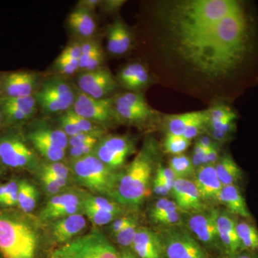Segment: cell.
Wrapping results in <instances>:
<instances>
[{
    "label": "cell",
    "instance_id": "7dc6e473",
    "mask_svg": "<svg viewBox=\"0 0 258 258\" xmlns=\"http://www.w3.org/2000/svg\"><path fill=\"white\" fill-rule=\"evenodd\" d=\"M98 140L99 139L98 137L91 134L80 133L69 138V146L70 147H74L86 144L97 143Z\"/></svg>",
    "mask_w": 258,
    "mask_h": 258
},
{
    "label": "cell",
    "instance_id": "60d3db41",
    "mask_svg": "<svg viewBox=\"0 0 258 258\" xmlns=\"http://www.w3.org/2000/svg\"><path fill=\"white\" fill-rule=\"evenodd\" d=\"M5 185H6V196L2 208L10 209L18 206L19 180H10Z\"/></svg>",
    "mask_w": 258,
    "mask_h": 258
},
{
    "label": "cell",
    "instance_id": "52a82bcc",
    "mask_svg": "<svg viewBox=\"0 0 258 258\" xmlns=\"http://www.w3.org/2000/svg\"><path fill=\"white\" fill-rule=\"evenodd\" d=\"M159 234L165 258H211L186 227L180 225L164 227Z\"/></svg>",
    "mask_w": 258,
    "mask_h": 258
},
{
    "label": "cell",
    "instance_id": "6f0895ef",
    "mask_svg": "<svg viewBox=\"0 0 258 258\" xmlns=\"http://www.w3.org/2000/svg\"><path fill=\"white\" fill-rule=\"evenodd\" d=\"M119 258H140L132 248H121L119 250Z\"/></svg>",
    "mask_w": 258,
    "mask_h": 258
},
{
    "label": "cell",
    "instance_id": "91938a15",
    "mask_svg": "<svg viewBox=\"0 0 258 258\" xmlns=\"http://www.w3.org/2000/svg\"><path fill=\"white\" fill-rule=\"evenodd\" d=\"M6 196V185L0 184V206L3 207Z\"/></svg>",
    "mask_w": 258,
    "mask_h": 258
},
{
    "label": "cell",
    "instance_id": "1f68e13d",
    "mask_svg": "<svg viewBox=\"0 0 258 258\" xmlns=\"http://www.w3.org/2000/svg\"><path fill=\"white\" fill-rule=\"evenodd\" d=\"M0 108L3 113V123L8 126L15 127L26 123L29 120L31 119V118L25 114L24 112L5 104L2 102H0Z\"/></svg>",
    "mask_w": 258,
    "mask_h": 258
},
{
    "label": "cell",
    "instance_id": "ab89813d",
    "mask_svg": "<svg viewBox=\"0 0 258 258\" xmlns=\"http://www.w3.org/2000/svg\"><path fill=\"white\" fill-rule=\"evenodd\" d=\"M54 67L57 73L64 76H71L80 70L79 60L60 56L56 59Z\"/></svg>",
    "mask_w": 258,
    "mask_h": 258
},
{
    "label": "cell",
    "instance_id": "74e56055",
    "mask_svg": "<svg viewBox=\"0 0 258 258\" xmlns=\"http://www.w3.org/2000/svg\"><path fill=\"white\" fill-rule=\"evenodd\" d=\"M179 210V209L178 208L177 205L174 203V200L167 198H161L155 203H153L150 210H149V216L152 221L154 219L164 215V214Z\"/></svg>",
    "mask_w": 258,
    "mask_h": 258
},
{
    "label": "cell",
    "instance_id": "e575fe53",
    "mask_svg": "<svg viewBox=\"0 0 258 258\" xmlns=\"http://www.w3.org/2000/svg\"><path fill=\"white\" fill-rule=\"evenodd\" d=\"M139 227L138 220L134 218L133 220L126 227L114 236L116 243L121 248H131Z\"/></svg>",
    "mask_w": 258,
    "mask_h": 258
},
{
    "label": "cell",
    "instance_id": "2e32d148",
    "mask_svg": "<svg viewBox=\"0 0 258 258\" xmlns=\"http://www.w3.org/2000/svg\"><path fill=\"white\" fill-rule=\"evenodd\" d=\"M192 180L205 205L218 203L223 185L217 176L215 165L204 166L196 169Z\"/></svg>",
    "mask_w": 258,
    "mask_h": 258
},
{
    "label": "cell",
    "instance_id": "6125c7cd",
    "mask_svg": "<svg viewBox=\"0 0 258 258\" xmlns=\"http://www.w3.org/2000/svg\"><path fill=\"white\" fill-rule=\"evenodd\" d=\"M3 124H4V123H3V113H2L1 108H0V128H1L2 125Z\"/></svg>",
    "mask_w": 258,
    "mask_h": 258
},
{
    "label": "cell",
    "instance_id": "836d02e7",
    "mask_svg": "<svg viewBox=\"0 0 258 258\" xmlns=\"http://www.w3.org/2000/svg\"><path fill=\"white\" fill-rule=\"evenodd\" d=\"M106 48L108 52L113 56L123 55L120 45L118 33V19L108 25L106 29Z\"/></svg>",
    "mask_w": 258,
    "mask_h": 258
},
{
    "label": "cell",
    "instance_id": "bcb514c9",
    "mask_svg": "<svg viewBox=\"0 0 258 258\" xmlns=\"http://www.w3.org/2000/svg\"><path fill=\"white\" fill-rule=\"evenodd\" d=\"M97 143L86 144H83V145L78 146V147H71L70 157L73 161L93 154Z\"/></svg>",
    "mask_w": 258,
    "mask_h": 258
},
{
    "label": "cell",
    "instance_id": "3957f363",
    "mask_svg": "<svg viewBox=\"0 0 258 258\" xmlns=\"http://www.w3.org/2000/svg\"><path fill=\"white\" fill-rule=\"evenodd\" d=\"M27 214L0 210V256L2 258H42L40 236Z\"/></svg>",
    "mask_w": 258,
    "mask_h": 258
},
{
    "label": "cell",
    "instance_id": "cb8c5ba5",
    "mask_svg": "<svg viewBox=\"0 0 258 258\" xmlns=\"http://www.w3.org/2000/svg\"><path fill=\"white\" fill-rule=\"evenodd\" d=\"M205 111L187 112V113L167 115L164 118V128L166 134L182 136L184 131L195 120L198 119Z\"/></svg>",
    "mask_w": 258,
    "mask_h": 258
},
{
    "label": "cell",
    "instance_id": "c3c4849f",
    "mask_svg": "<svg viewBox=\"0 0 258 258\" xmlns=\"http://www.w3.org/2000/svg\"><path fill=\"white\" fill-rule=\"evenodd\" d=\"M82 54L81 50V42H75L70 44L67 47H64L63 50L61 52L60 57H66V58L74 59V60H79Z\"/></svg>",
    "mask_w": 258,
    "mask_h": 258
},
{
    "label": "cell",
    "instance_id": "ba28073f",
    "mask_svg": "<svg viewBox=\"0 0 258 258\" xmlns=\"http://www.w3.org/2000/svg\"><path fill=\"white\" fill-rule=\"evenodd\" d=\"M0 156L3 164L13 169H35L37 157L27 139L15 128L0 136Z\"/></svg>",
    "mask_w": 258,
    "mask_h": 258
},
{
    "label": "cell",
    "instance_id": "8fae6325",
    "mask_svg": "<svg viewBox=\"0 0 258 258\" xmlns=\"http://www.w3.org/2000/svg\"><path fill=\"white\" fill-rule=\"evenodd\" d=\"M71 109L76 114L101 127L118 122L113 97L96 99L81 92L77 88L76 100Z\"/></svg>",
    "mask_w": 258,
    "mask_h": 258
},
{
    "label": "cell",
    "instance_id": "7bdbcfd3",
    "mask_svg": "<svg viewBox=\"0 0 258 258\" xmlns=\"http://www.w3.org/2000/svg\"><path fill=\"white\" fill-rule=\"evenodd\" d=\"M58 124L59 128L69 138L81 133L77 125L71 118L68 111L60 115L58 118Z\"/></svg>",
    "mask_w": 258,
    "mask_h": 258
},
{
    "label": "cell",
    "instance_id": "f5cc1de1",
    "mask_svg": "<svg viewBox=\"0 0 258 258\" xmlns=\"http://www.w3.org/2000/svg\"><path fill=\"white\" fill-rule=\"evenodd\" d=\"M152 190L154 195L161 198H166L171 194V191L168 189L167 186L155 176L153 179Z\"/></svg>",
    "mask_w": 258,
    "mask_h": 258
},
{
    "label": "cell",
    "instance_id": "8992f818",
    "mask_svg": "<svg viewBox=\"0 0 258 258\" xmlns=\"http://www.w3.org/2000/svg\"><path fill=\"white\" fill-rule=\"evenodd\" d=\"M77 89L66 79L55 76L42 81L34 95L41 111L45 114L63 113L72 108Z\"/></svg>",
    "mask_w": 258,
    "mask_h": 258
},
{
    "label": "cell",
    "instance_id": "ac0fdd59",
    "mask_svg": "<svg viewBox=\"0 0 258 258\" xmlns=\"http://www.w3.org/2000/svg\"><path fill=\"white\" fill-rule=\"evenodd\" d=\"M54 222L52 226V237L57 243L62 244L74 240L86 227V218L80 213Z\"/></svg>",
    "mask_w": 258,
    "mask_h": 258
},
{
    "label": "cell",
    "instance_id": "d590c367",
    "mask_svg": "<svg viewBox=\"0 0 258 258\" xmlns=\"http://www.w3.org/2000/svg\"><path fill=\"white\" fill-rule=\"evenodd\" d=\"M68 111L81 133L91 134L99 139L100 136L102 134V127L81 115L76 114L71 108Z\"/></svg>",
    "mask_w": 258,
    "mask_h": 258
},
{
    "label": "cell",
    "instance_id": "ffe728a7",
    "mask_svg": "<svg viewBox=\"0 0 258 258\" xmlns=\"http://www.w3.org/2000/svg\"><path fill=\"white\" fill-rule=\"evenodd\" d=\"M28 141L36 140L66 150L69 137L60 128L49 126L45 122L37 121L26 134Z\"/></svg>",
    "mask_w": 258,
    "mask_h": 258
},
{
    "label": "cell",
    "instance_id": "d6a6232c",
    "mask_svg": "<svg viewBox=\"0 0 258 258\" xmlns=\"http://www.w3.org/2000/svg\"><path fill=\"white\" fill-rule=\"evenodd\" d=\"M28 142L32 144V147L35 148L37 152L40 153L42 157L47 159L50 162L60 161L64 159V156H66L64 149L53 147V146L43 143L40 141L32 140L28 141Z\"/></svg>",
    "mask_w": 258,
    "mask_h": 258
},
{
    "label": "cell",
    "instance_id": "83f0119b",
    "mask_svg": "<svg viewBox=\"0 0 258 258\" xmlns=\"http://www.w3.org/2000/svg\"><path fill=\"white\" fill-rule=\"evenodd\" d=\"M82 208H91L99 211L112 212L120 215L123 212V207L114 200L94 195H88L83 199Z\"/></svg>",
    "mask_w": 258,
    "mask_h": 258
},
{
    "label": "cell",
    "instance_id": "9c48e42d",
    "mask_svg": "<svg viewBox=\"0 0 258 258\" xmlns=\"http://www.w3.org/2000/svg\"><path fill=\"white\" fill-rule=\"evenodd\" d=\"M136 151V141L128 135L108 136L98 140L93 154L113 171H119Z\"/></svg>",
    "mask_w": 258,
    "mask_h": 258
},
{
    "label": "cell",
    "instance_id": "7c38bea8",
    "mask_svg": "<svg viewBox=\"0 0 258 258\" xmlns=\"http://www.w3.org/2000/svg\"><path fill=\"white\" fill-rule=\"evenodd\" d=\"M42 75L30 71H9L0 74V98L33 96L41 86Z\"/></svg>",
    "mask_w": 258,
    "mask_h": 258
},
{
    "label": "cell",
    "instance_id": "4dcf8cb0",
    "mask_svg": "<svg viewBox=\"0 0 258 258\" xmlns=\"http://www.w3.org/2000/svg\"><path fill=\"white\" fill-rule=\"evenodd\" d=\"M191 144V141L185 139L182 136L166 134L163 142V149L164 152L175 156L184 154Z\"/></svg>",
    "mask_w": 258,
    "mask_h": 258
},
{
    "label": "cell",
    "instance_id": "5bb4252c",
    "mask_svg": "<svg viewBox=\"0 0 258 258\" xmlns=\"http://www.w3.org/2000/svg\"><path fill=\"white\" fill-rule=\"evenodd\" d=\"M171 195L181 212L196 213L207 209L193 180L176 179Z\"/></svg>",
    "mask_w": 258,
    "mask_h": 258
},
{
    "label": "cell",
    "instance_id": "8d00e7d4",
    "mask_svg": "<svg viewBox=\"0 0 258 258\" xmlns=\"http://www.w3.org/2000/svg\"><path fill=\"white\" fill-rule=\"evenodd\" d=\"M82 209L84 210L88 220L94 225L98 226L108 225L120 216L118 214L99 211L91 208H82Z\"/></svg>",
    "mask_w": 258,
    "mask_h": 258
},
{
    "label": "cell",
    "instance_id": "94428289",
    "mask_svg": "<svg viewBox=\"0 0 258 258\" xmlns=\"http://www.w3.org/2000/svg\"><path fill=\"white\" fill-rule=\"evenodd\" d=\"M4 164H3V161H2L1 156H0V175H1L2 173H3V166H4Z\"/></svg>",
    "mask_w": 258,
    "mask_h": 258
},
{
    "label": "cell",
    "instance_id": "f1b7e54d",
    "mask_svg": "<svg viewBox=\"0 0 258 258\" xmlns=\"http://www.w3.org/2000/svg\"><path fill=\"white\" fill-rule=\"evenodd\" d=\"M82 205V200L75 193L67 192L55 195L47 202L45 208L42 209L40 217L45 216L50 212L57 209L66 208L71 205Z\"/></svg>",
    "mask_w": 258,
    "mask_h": 258
},
{
    "label": "cell",
    "instance_id": "f35d334b",
    "mask_svg": "<svg viewBox=\"0 0 258 258\" xmlns=\"http://www.w3.org/2000/svg\"><path fill=\"white\" fill-rule=\"evenodd\" d=\"M150 81V76L147 68L143 64L139 70L137 76L132 80V82L129 83L125 87L129 91L132 92L140 93L139 91L144 88L147 87Z\"/></svg>",
    "mask_w": 258,
    "mask_h": 258
},
{
    "label": "cell",
    "instance_id": "816d5d0a",
    "mask_svg": "<svg viewBox=\"0 0 258 258\" xmlns=\"http://www.w3.org/2000/svg\"><path fill=\"white\" fill-rule=\"evenodd\" d=\"M41 180L43 187L45 188V191H46L49 195H54V196H55V195L58 194L60 189H62L55 181H54L53 180L50 179L48 176L43 174V173L41 174Z\"/></svg>",
    "mask_w": 258,
    "mask_h": 258
},
{
    "label": "cell",
    "instance_id": "d4e9b609",
    "mask_svg": "<svg viewBox=\"0 0 258 258\" xmlns=\"http://www.w3.org/2000/svg\"><path fill=\"white\" fill-rule=\"evenodd\" d=\"M237 233L242 250L258 251V230L252 220L238 217Z\"/></svg>",
    "mask_w": 258,
    "mask_h": 258
},
{
    "label": "cell",
    "instance_id": "be15d7a7",
    "mask_svg": "<svg viewBox=\"0 0 258 258\" xmlns=\"http://www.w3.org/2000/svg\"><path fill=\"white\" fill-rule=\"evenodd\" d=\"M0 258H2V257H1V256H0Z\"/></svg>",
    "mask_w": 258,
    "mask_h": 258
},
{
    "label": "cell",
    "instance_id": "f546056e",
    "mask_svg": "<svg viewBox=\"0 0 258 258\" xmlns=\"http://www.w3.org/2000/svg\"><path fill=\"white\" fill-rule=\"evenodd\" d=\"M0 102L20 110L31 118L36 114L38 108L34 96L20 98H0Z\"/></svg>",
    "mask_w": 258,
    "mask_h": 258
},
{
    "label": "cell",
    "instance_id": "ee69618b",
    "mask_svg": "<svg viewBox=\"0 0 258 258\" xmlns=\"http://www.w3.org/2000/svg\"><path fill=\"white\" fill-rule=\"evenodd\" d=\"M154 176L162 181L171 191L176 179H177L169 166H161L160 164L157 166Z\"/></svg>",
    "mask_w": 258,
    "mask_h": 258
},
{
    "label": "cell",
    "instance_id": "680465c9",
    "mask_svg": "<svg viewBox=\"0 0 258 258\" xmlns=\"http://www.w3.org/2000/svg\"><path fill=\"white\" fill-rule=\"evenodd\" d=\"M42 173L46 174V175L48 176L50 179H52L54 181H55V182L57 183L61 188L64 187L66 184H67V179H64V178H61L60 176H56L55 174H50V173L45 172V171H42Z\"/></svg>",
    "mask_w": 258,
    "mask_h": 258
},
{
    "label": "cell",
    "instance_id": "db71d44e",
    "mask_svg": "<svg viewBox=\"0 0 258 258\" xmlns=\"http://www.w3.org/2000/svg\"><path fill=\"white\" fill-rule=\"evenodd\" d=\"M198 145L201 146L202 147L206 149H215L219 148V144L213 140L210 136L204 135L200 136L197 138L196 143Z\"/></svg>",
    "mask_w": 258,
    "mask_h": 258
},
{
    "label": "cell",
    "instance_id": "d6986e66",
    "mask_svg": "<svg viewBox=\"0 0 258 258\" xmlns=\"http://www.w3.org/2000/svg\"><path fill=\"white\" fill-rule=\"evenodd\" d=\"M218 203L223 205L227 212L236 217L245 220H252L238 185L223 186L219 196Z\"/></svg>",
    "mask_w": 258,
    "mask_h": 258
},
{
    "label": "cell",
    "instance_id": "9a60e30c",
    "mask_svg": "<svg viewBox=\"0 0 258 258\" xmlns=\"http://www.w3.org/2000/svg\"><path fill=\"white\" fill-rule=\"evenodd\" d=\"M237 219L238 217L232 215L227 210L218 211L217 227L222 249V256L235 254L242 251L237 233Z\"/></svg>",
    "mask_w": 258,
    "mask_h": 258
},
{
    "label": "cell",
    "instance_id": "11a10c76",
    "mask_svg": "<svg viewBox=\"0 0 258 258\" xmlns=\"http://www.w3.org/2000/svg\"><path fill=\"white\" fill-rule=\"evenodd\" d=\"M101 0H81L76 8H82L93 13L101 5Z\"/></svg>",
    "mask_w": 258,
    "mask_h": 258
},
{
    "label": "cell",
    "instance_id": "e0dca14e",
    "mask_svg": "<svg viewBox=\"0 0 258 258\" xmlns=\"http://www.w3.org/2000/svg\"><path fill=\"white\" fill-rule=\"evenodd\" d=\"M131 248L140 258H165L159 232L146 227H139Z\"/></svg>",
    "mask_w": 258,
    "mask_h": 258
},
{
    "label": "cell",
    "instance_id": "7a4b0ae2",
    "mask_svg": "<svg viewBox=\"0 0 258 258\" xmlns=\"http://www.w3.org/2000/svg\"><path fill=\"white\" fill-rule=\"evenodd\" d=\"M160 154V146L156 139H146L134 160L118 172L112 200L123 208H140L152 189Z\"/></svg>",
    "mask_w": 258,
    "mask_h": 258
},
{
    "label": "cell",
    "instance_id": "484cf974",
    "mask_svg": "<svg viewBox=\"0 0 258 258\" xmlns=\"http://www.w3.org/2000/svg\"><path fill=\"white\" fill-rule=\"evenodd\" d=\"M38 192L36 187L27 180H19L18 207L23 213H31L36 208Z\"/></svg>",
    "mask_w": 258,
    "mask_h": 258
},
{
    "label": "cell",
    "instance_id": "7402d4cb",
    "mask_svg": "<svg viewBox=\"0 0 258 258\" xmlns=\"http://www.w3.org/2000/svg\"><path fill=\"white\" fill-rule=\"evenodd\" d=\"M115 113L118 122L134 125H143L156 119L158 113L156 111L150 112L141 111L113 97Z\"/></svg>",
    "mask_w": 258,
    "mask_h": 258
},
{
    "label": "cell",
    "instance_id": "4fadbf2b",
    "mask_svg": "<svg viewBox=\"0 0 258 258\" xmlns=\"http://www.w3.org/2000/svg\"><path fill=\"white\" fill-rule=\"evenodd\" d=\"M77 88L81 92L96 98L104 99L116 91L118 83L109 70L105 68L91 71H83L78 76Z\"/></svg>",
    "mask_w": 258,
    "mask_h": 258
},
{
    "label": "cell",
    "instance_id": "6da1fadb",
    "mask_svg": "<svg viewBox=\"0 0 258 258\" xmlns=\"http://www.w3.org/2000/svg\"><path fill=\"white\" fill-rule=\"evenodd\" d=\"M162 22L176 53L208 79L230 77L252 49V20L241 2H174Z\"/></svg>",
    "mask_w": 258,
    "mask_h": 258
},
{
    "label": "cell",
    "instance_id": "b9f144b4",
    "mask_svg": "<svg viewBox=\"0 0 258 258\" xmlns=\"http://www.w3.org/2000/svg\"><path fill=\"white\" fill-rule=\"evenodd\" d=\"M142 64L139 62H132V63L124 66L118 72V76H117L116 80L118 83L123 87H126L129 83L132 82L134 77L137 76Z\"/></svg>",
    "mask_w": 258,
    "mask_h": 258
},
{
    "label": "cell",
    "instance_id": "603a6c76",
    "mask_svg": "<svg viewBox=\"0 0 258 258\" xmlns=\"http://www.w3.org/2000/svg\"><path fill=\"white\" fill-rule=\"evenodd\" d=\"M217 176L223 186L238 185L242 179V170L230 154L220 156L215 164Z\"/></svg>",
    "mask_w": 258,
    "mask_h": 258
},
{
    "label": "cell",
    "instance_id": "f907efd6",
    "mask_svg": "<svg viewBox=\"0 0 258 258\" xmlns=\"http://www.w3.org/2000/svg\"><path fill=\"white\" fill-rule=\"evenodd\" d=\"M125 3V0H105L101 1L100 8L106 13H116Z\"/></svg>",
    "mask_w": 258,
    "mask_h": 258
},
{
    "label": "cell",
    "instance_id": "5b68a950",
    "mask_svg": "<svg viewBox=\"0 0 258 258\" xmlns=\"http://www.w3.org/2000/svg\"><path fill=\"white\" fill-rule=\"evenodd\" d=\"M72 169L80 184L112 198L119 171L112 170L93 154L73 160Z\"/></svg>",
    "mask_w": 258,
    "mask_h": 258
},
{
    "label": "cell",
    "instance_id": "f6af8a7d",
    "mask_svg": "<svg viewBox=\"0 0 258 258\" xmlns=\"http://www.w3.org/2000/svg\"><path fill=\"white\" fill-rule=\"evenodd\" d=\"M42 171L50 173V174H55L56 176L66 179L69 176V168L60 161L50 162L49 164H45L42 166Z\"/></svg>",
    "mask_w": 258,
    "mask_h": 258
},
{
    "label": "cell",
    "instance_id": "30bf717a",
    "mask_svg": "<svg viewBox=\"0 0 258 258\" xmlns=\"http://www.w3.org/2000/svg\"><path fill=\"white\" fill-rule=\"evenodd\" d=\"M218 211L219 210L212 208L196 213L188 214L185 227L209 253L215 252L221 257L222 249L217 227Z\"/></svg>",
    "mask_w": 258,
    "mask_h": 258
},
{
    "label": "cell",
    "instance_id": "44dd1931",
    "mask_svg": "<svg viewBox=\"0 0 258 258\" xmlns=\"http://www.w3.org/2000/svg\"><path fill=\"white\" fill-rule=\"evenodd\" d=\"M69 28L76 36L85 40L91 39L96 33L97 25L91 12L76 8L68 18Z\"/></svg>",
    "mask_w": 258,
    "mask_h": 258
},
{
    "label": "cell",
    "instance_id": "277c9868",
    "mask_svg": "<svg viewBox=\"0 0 258 258\" xmlns=\"http://www.w3.org/2000/svg\"><path fill=\"white\" fill-rule=\"evenodd\" d=\"M49 258H119V250L103 232L93 230L54 249Z\"/></svg>",
    "mask_w": 258,
    "mask_h": 258
},
{
    "label": "cell",
    "instance_id": "681fc988",
    "mask_svg": "<svg viewBox=\"0 0 258 258\" xmlns=\"http://www.w3.org/2000/svg\"><path fill=\"white\" fill-rule=\"evenodd\" d=\"M134 218V217L125 215V216H120L115 219L114 221L112 222L111 225H110V232H111L112 235L114 237L115 235H117L118 232H120L124 227H126L133 220Z\"/></svg>",
    "mask_w": 258,
    "mask_h": 258
},
{
    "label": "cell",
    "instance_id": "9f6ffc18",
    "mask_svg": "<svg viewBox=\"0 0 258 258\" xmlns=\"http://www.w3.org/2000/svg\"><path fill=\"white\" fill-rule=\"evenodd\" d=\"M220 258H258V251L242 250L237 253L222 255Z\"/></svg>",
    "mask_w": 258,
    "mask_h": 258
},
{
    "label": "cell",
    "instance_id": "4316f807",
    "mask_svg": "<svg viewBox=\"0 0 258 258\" xmlns=\"http://www.w3.org/2000/svg\"><path fill=\"white\" fill-rule=\"evenodd\" d=\"M169 167L177 179L192 180L196 172L191 158L184 154L173 156L169 161Z\"/></svg>",
    "mask_w": 258,
    "mask_h": 258
}]
</instances>
